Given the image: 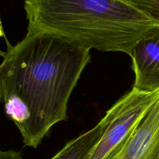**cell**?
I'll return each instance as SVG.
<instances>
[{"label": "cell", "instance_id": "obj_1", "mask_svg": "<svg viewBox=\"0 0 159 159\" xmlns=\"http://www.w3.org/2000/svg\"><path fill=\"white\" fill-rule=\"evenodd\" d=\"M1 53L0 95L23 144L36 148L51 127L66 120L68 104L90 50L43 33L27 32Z\"/></svg>", "mask_w": 159, "mask_h": 159}, {"label": "cell", "instance_id": "obj_2", "mask_svg": "<svg viewBox=\"0 0 159 159\" xmlns=\"http://www.w3.org/2000/svg\"><path fill=\"white\" fill-rule=\"evenodd\" d=\"M27 32L43 33L101 51L130 54L139 40L159 30L124 0H23Z\"/></svg>", "mask_w": 159, "mask_h": 159}, {"label": "cell", "instance_id": "obj_3", "mask_svg": "<svg viewBox=\"0 0 159 159\" xmlns=\"http://www.w3.org/2000/svg\"><path fill=\"white\" fill-rule=\"evenodd\" d=\"M159 99V90L143 93L132 89L107 110L109 121L86 159H114L143 118Z\"/></svg>", "mask_w": 159, "mask_h": 159}, {"label": "cell", "instance_id": "obj_4", "mask_svg": "<svg viewBox=\"0 0 159 159\" xmlns=\"http://www.w3.org/2000/svg\"><path fill=\"white\" fill-rule=\"evenodd\" d=\"M135 80L133 89L143 93L159 90V30L141 39L130 54Z\"/></svg>", "mask_w": 159, "mask_h": 159}, {"label": "cell", "instance_id": "obj_5", "mask_svg": "<svg viewBox=\"0 0 159 159\" xmlns=\"http://www.w3.org/2000/svg\"><path fill=\"white\" fill-rule=\"evenodd\" d=\"M114 159H159V99Z\"/></svg>", "mask_w": 159, "mask_h": 159}, {"label": "cell", "instance_id": "obj_6", "mask_svg": "<svg viewBox=\"0 0 159 159\" xmlns=\"http://www.w3.org/2000/svg\"><path fill=\"white\" fill-rule=\"evenodd\" d=\"M108 121L109 115L107 113L93 128L67 143L65 147L51 159H86L105 130Z\"/></svg>", "mask_w": 159, "mask_h": 159}, {"label": "cell", "instance_id": "obj_7", "mask_svg": "<svg viewBox=\"0 0 159 159\" xmlns=\"http://www.w3.org/2000/svg\"><path fill=\"white\" fill-rule=\"evenodd\" d=\"M154 21L159 23V0H124Z\"/></svg>", "mask_w": 159, "mask_h": 159}, {"label": "cell", "instance_id": "obj_8", "mask_svg": "<svg viewBox=\"0 0 159 159\" xmlns=\"http://www.w3.org/2000/svg\"><path fill=\"white\" fill-rule=\"evenodd\" d=\"M0 159H23V157L20 152L8 150L0 152Z\"/></svg>", "mask_w": 159, "mask_h": 159}]
</instances>
